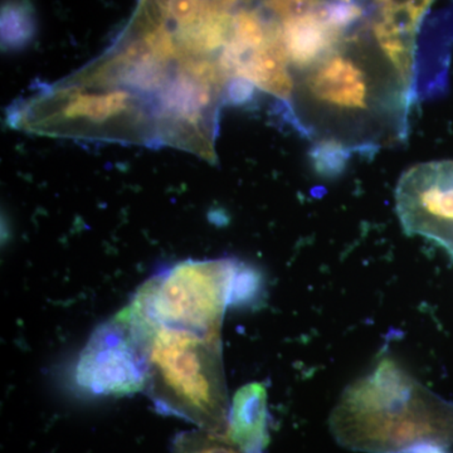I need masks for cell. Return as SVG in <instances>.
<instances>
[{
    "label": "cell",
    "instance_id": "7",
    "mask_svg": "<svg viewBox=\"0 0 453 453\" xmlns=\"http://www.w3.org/2000/svg\"><path fill=\"white\" fill-rule=\"evenodd\" d=\"M226 437L244 453H265L268 434L267 390L262 383H250L237 390L229 412Z\"/></svg>",
    "mask_w": 453,
    "mask_h": 453
},
{
    "label": "cell",
    "instance_id": "2",
    "mask_svg": "<svg viewBox=\"0 0 453 453\" xmlns=\"http://www.w3.org/2000/svg\"><path fill=\"white\" fill-rule=\"evenodd\" d=\"M339 446L362 453H407L453 445V403L437 395L389 351L349 384L329 416Z\"/></svg>",
    "mask_w": 453,
    "mask_h": 453
},
{
    "label": "cell",
    "instance_id": "9",
    "mask_svg": "<svg viewBox=\"0 0 453 453\" xmlns=\"http://www.w3.org/2000/svg\"><path fill=\"white\" fill-rule=\"evenodd\" d=\"M173 453H244L226 436L196 429L183 432L173 442Z\"/></svg>",
    "mask_w": 453,
    "mask_h": 453
},
{
    "label": "cell",
    "instance_id": "11",
    "mask_svg": "<svg viewBox=\"0 0 453 453\" xmlns=\"http://www.w3.org/2000/svg\"><path fill=\"white\" fill-rule=\"evenodd\" d=\"M326 0H267L268 8L281 19H292L311 13L324 4Z\"/></svg>",
    "mask_w": 453,
    "mask_h": 453
},
{
    "label": "cell",
    "instance_id": "5",
    "mask_svg": "<svg viewBox=\"0 0 453 453\" xmlns=\"http://www.w3.org/2000/svg\"><path fill=\"white\" fill-rule=\"evenodd\" d=\"M148 369V339L129 306L89 339L76 378L94 395H127L145 388Z\"/></svg>",
    "mask_w": 453,
    "mask_h": 453
},
{
    "label": "cell",
    "instance_id": "14",
    "mask_svg": "<svg viewBox=\"0 0 453 453\" xmlns=\"http://www.w3.org/2000/svg\"><path fill=\"white\" fill-rule=\"evenodd\" d=\"M342 2H354V0H342Z\"/></svg>",
    "mask_w": 453,
    "mask_h": 453
},
{
    "label": "cell",
    "instance_id": "13",
    "mask_svg": "<svg viewBox=\"0 0 453 453\" xmlns=\"http://www.w3.org/2000/svg\"><path fill=\"white\" fill-rule=\"evenodd\" d=\"M407 453H447L446 447L437 445H421Z\"/></svg>",
    "mask_w": 453,
    "mask_h": 453
},
{
    "label": "cell",
    "instance_id": "4",
    "mask_svg": "<svg viewBox=\"0 0 453 453\" xmlns=\"http://www.w3.org/2000/svg\"><path fill=\"white\" fill-rule=\"evenodd\" d=\"M237 262H186L140 288L131 308L151 323L174 325L220 339Z\"/></svg>",
    "mask_w": 453,
    "mask_h": 453
},
{
    "label": "cell",
    "instance_id": "8",
    "mask_svg": "<svg viewBox=\"0 0 453 453\" xmlns=\"http://www.w3.org/2000/svg\"><path fill=\"white\" fill-rule=\"evenodd\" d=\"M434 0H375L378 13L372 31L398 35L417 44V35Z\"/></svg>",
    "mask_w": 453,
    "mask_h": 453
},
{
    "label": "cell",
    "instance_id": "1",
    "mask_svg": "<svg viewBox=\"0 0 453 453\" xmlns=\"http://www.w3.org/2000/svg\"><path fill=\"white\" fill-rule=\"evenodd\" d=\"M414 94L374 41L348 37L296 74L288 106L316 148L348 157L407 138Z\"/></svg>",
    "mask_w": 453,
    "mask_h": 453
},
{
    "label": "cell",
    "instance_id": "6",
    "mask_svg": "<svg viewBox=\"0 0 453 453\" xmlns=\"http://www.w3.org/2000/svg\"><path fill=\"white\" fill-rule=\"evenodd\" d=\"M395 207L405 234L438 244L453 259V159L417 164L403 173Z\"/></svg>",
    "mask_w": 453,
    "mask_h": 453
},
{
    "label": "cell",
    "instance_id": "12",
    "mask_svg": "<svg viewBox=\"0 0 453 453\" xmlns=\"http://www.w3.org/2000/svg\"><path fill=\"white\" fill-rule=\"evenodd\" d=\"M207 8V0H168L166 5V11L173 19L186 26L196 22Z\"/></svg>",
    "mask_w": 453,
    "mask_h": 453
},
{
    "label": "cell",
    "instance_id": "10",
    "mask_svg": "<svg viewBox=\"0 0 453 453\" xmlns=\"http://www.w3.org/2000/svg\"><path fill=\"white\" fill-rule=\"evenodd\" d=\"M33 33V17L25 3H13L3 8L2 37L3 42L16 46L25 43Z\"/></svg>",
    "mask_w": 453,
    "mask_h": 453
},
{
    "label": "cell",
    "instance_id": "3",
    "mask_svg": "<svg viewBox=\"0 0 453 453\" xmlns=\"http://www.w3.org/2000/svg\"><path fill=\"white\" fill-rule=\"evenodd\" d=\"M133 312L148 339L145 388L157 410L226 436L231 407L220 339L187 327L151 323Z\"/></svg>",
    "mask_w": 453,
    "mask_h": 453
}]
</instances>
